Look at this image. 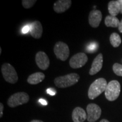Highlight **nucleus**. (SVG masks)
I'll list each match as a JSON object with an SVG mask.
<instances>
[{
  "instance_id": "a211bd4d",
  "label": "nucleus",
  "mask_w": 122,
  "mask_h": 122,
  "mask_svg": "<svg viewBox=\"0 0 122 122\" xmlns=\"http://www.w3.org/2000/svg\"><path fill=\"white\" fill-rule=\"evenodd\" d=\"M110 41L112 46L114 48H117L122 42L121 37L118 33H112L110 37Z\"/></svg>"
},
{
  "instance_id": "f257e3e1",
  "label": "nucleus",
  "mask_w": 122,
  "mask_h": 122,
  "mask_svg": "<svg viewBox=\"0 0 122 122\" xmlns=\"http://www.w3.org/2000/svg\"><path fill=\"white\" fill-rule=\"evenodd\" d=\"M80 76L76 73H71L64 76H59L54 79L56 86L59 88H65L72 86L77 83Z\"/></svg>"
},
{
  "instance_id": "f03ea898",
  "label": "nucleus",
  "mask_w": 122,
  "mask_h": 122,
  "mask_svg": "<svg viewBox=\"0 0 122 122\" xmlns=\"http://www.w3.org/2000/svg\"><path fill=\"white\" fill-rule=\"evenodd\" d=\"M107 83L106 79L104 78H99L96 79L90 85L88 89V96L89 99L94 100L100 95L102 93L105 91Z\"/></svg>"
},
{
  "instance_id": "39448f33",
  "label": "nucleus",
  "mask_w": 122,
  "mask_h": 122,
  "mask_svg": "<svg viewBox=\"0 0 122 122\" xmlns=\"http://www.w3.org/2000/svg\"><path fill=\"white\" fill-rule=\"evenodd\" d=\"M30 100V97L27 93L18 92L13 94L7 100V105L10 107H15L27 103Z\"/></svg>"
},
{
  "instance_id": "4468645a",
  "label": "nucleus",
  "mask_w": 122,
  "mask_h": 122,
  "mask_svg": "<svg viewBox=\"0 0 122 122\" xmlns=\"http://www.w3.org/2000/svg\"><path fill=\"white\" fill-rule=\"evenodd\" d=\"M72 118L74 122H84L87 119V114L83 108L77 107L72 111Z\"/></svg>"
},
{
  "instance_id": "bb28decb",
  "label": "nucleus",
  "mask_w": 122,
  "mask_h": 122,
  "mask_svg": "<svg viewBox=\"0 0 122 122\" xmlns=\"http://www.w3.org/2000/svg\"><path fill=\"white\" fill-rule=\"evenodd\" d=\"M119 2L120 3V13L122 14V0H119Z\"/></svg>"
},
{
  "instance_id": "6ab92c4d",
  "label": "nucleus",
  "mask_w": 122,
  "mask_h": 122,
  "mask_svg": "<svg viewBox=\"0 0 122 122\" xmlns=\"http://www.w3.org/2000/svg\"><path fill=\"white\" fill-rule=\"evenodd\" d=\"M112 70H113L114 72L117 75L122 76V65L120 64L116 63L114 64L112 66Z\"/></svg>"
},
{
  "instance_id": "2eb2a0df",
  "label": "nucleus",
  "mask_w": 122,
  "mask_h": 122,
  "mask_svg": "<svg viewBox=\"0 0 122 122\" xmlns=\"http://www.w3.org/2000/svg\"><path fill=\"white\" fill-rule=\"evenodd\" d=\"M45 75L43 73L40 72H35L28 76L27 79V82L30 84L36 85L42 82L45 79Z\"/></svg>"
},
{
  "instance_id": "5701e85b",
  "label": "nucleus",
  "mask_w": 122,
  "mask_h": 122,
  "mask_svg": "<svg viewBox=\"0 0 122 122\" xmlns=\"http://www.w3.org/2000/svg\"><path fill=\"white\" fill-rule=\"evenodd\" d=\"M29 31H30V25H25L22 30V32L24 34L28 33Z\"/></svg>"
},
{
  "instance_id": "dca6fc26",
  "label": "nucleus",
  "mask_w": 122,
  "mask_h": 122,
  "mask_svg": "<svg viewBox=\"0 0 122 122\" xmlns=\"http://www.w3.org/2000/svg\"><path fill=\"white\" fill-rule=\"evenodd\" d=\"M108 10L110 15L116 16L120 12V5L119 1H111L108 4Z\"/></svg>"
},
{
  "instance_id": "ddd939ff",
  "label": "nucleus",
  "mask_w": 122,
  "mask_h": 122,
  "mask_svg": "<svg viewBox=\"0 0 122 122\" xmlns=\"http://www.w3.org/2000/svg\"><path fill=\"white\" fill-rule=\"evenodd\" d=\"M43 29L39 21H35L30 25V34L34 39H39L41 37Z\"/></svg>"
},
{
  "instance_id": "cd10ccee",
  "label": "nucleus",
  "mask_w": 122,
  "mask_h": 122,
  "mask_svg": "<svg viewBox=\"0 0 122 122\" xmlns=\"http://www.w3.org/2000/svg\"><path fill=\"white\" fill-rule=\"evenodd\" d=\"M30 122H44L41 121V120H33Z\"/></svg>"
},
{
  "instance_id": "c756f323",
  "label": "nucleus",
  "mask_w": 122,
  "mask_h": 122,
  "mask_svg": "<svg viewBox=\"0 0 122 122\" xmlns=\"http://www.w3.org/2000/svg\"><path fill=\"white\" fill-rule=\"evenodd\" d=\"M1 51H2V49L1 48H0V54H1Z\"/></svg>"
},
{
  "instance_id": "423d86ee",
  "label": "nucleus",
  "mask_w": 122,
  "mask_h": 122,
  "mask_svg": "<svg viewBox=\"0 0 122 122\" xmlns=\"http://www.w3.org/2000/svg\"><path fill=\"white\" fill-rule=\"evenodd\" d=\"M54 53L57 58L65 61L70 56V49L68 45L65 42L58 41L54 46Z\"/></svg>"
},
{
  "instance_id": "6e6552de",
  "label": "nucleus",
  "mask_w": 122,
  "mask_h": 122,
  "mask_svg": "<svg viewBox=\"0 0 122 122\" xmlns=\"http://www.w3.org/2000/svg\"><path fill=\"white\" fill-rule=\"evenodd\" d=\"M87 120L89 122H95L100 118L101 109L98 105L95 103H90L86 107Z\"/></svg>"
},
{
  "instance_id": "b1692460",
  "label": "nucleus",
  "mask_w": 122,
  "mask_h": 122,
  "mask_svg": "<svg viewBox=\"0 0 122 122\" xmlns=\"http://www.w3.org/2000/svg\"><path fill=\"white\" fill-rule=\"evenodd\" d=\"M39 102L40 103H41V104H42V105H44V106H46V105H48V102L46 101L45 100H44L43 98H40V100H39Z\"/></svg>"
},
{
  "instance_id": "c85d7f7f",
  "label": "nucleus",
  "mask_w": 122,
  "mask_h": 122,
  "mask_svg": "<svg viewBox=\"0 0 122 122\" xmlns=\"http://www.w3.org/2000/svg\"><path fill=\"white\" fill-rule=\"evenodd\" d=\"M100 122H110L109 121V120H107L106 119H102V120H101Z\"/></svg>"
},
{
  "instance_id": "412c9836",
  "label": "nucleus",
  "mask_w": 122,
  "mask_h": 122,
  "mask_svg": "<svg viewBox=\"0 0 122 122\" xmlns=\"http://www.w3.org/2000/svg\"><path fill=\"white\" fill-rule=\"evenodd\" d=\"M98 44L96 42H92L88 46L87 50L89 53H94L98 49Z\"/></svg>"
},
{
  "instance_id": "4be33fe9",
  "label": "nucleus",
  "mask_w": 122,
  "mask_h": 122,
  "mask_svg": "<svg viewBox=\"0 0 122 122\" xmlns=\"http://www.w3.org/2000/svg\"><path fill=\"white\" fill-rule=\"evenodd\" d=\"M46 92L47 93L50 94V95L51 96H54L56 95V91H55L54 89H53V88H49L46 90Z\"/></svg>"
},
{
  "instance_id": "f3484780",
  "label": "nucleus",
  "mask_w": 122,
  "mask_h": 122,
  "mask_svg": "<svg viewBox=\"0 0 122 122\" xmlns=\"http://www.w3.org/2000/svg\"><path fill=\"white\" fill-rule=\"evenodd\" d=\"M105 23L106 27L116 28V27H119L120 21L116 16H112V15H108L105 18Z\"/></svg>"
},
{
  "instance_id": "9d476101",
  "label": "nucleus",
  "mask_w": 122,
  "mask_h": 122,
  "mask_svg": "<svg viewBox=\"0 0 122 122\" xmlns=\"http://www.w3.org/2000/svg\"><path fill=\"white\" fill-rule=\"evenodd\" d=\"M102 18V15L100 10H92L90 12L88 21L90 25L93 28L99 26Z\"/></svg>"
},
{
  "instance_id": "a878e982",
  "label": "nucleus",
  "mask_w": 122,
  "mask_h": 122,
  "mask_svg": "<svg viewBox=\"0 0 122 122\" xmlns=\"http://www.w3.org/2000/svg\"><path fill=\"white\" fill-rule=\"evenodd\" d=\"M118 29H119V30L120 32L122 33V19L120 22L119 25V27H118Z\"/></svg>"
},
{
  "instance_id": "9b49d317",
  "label": "nucleus",
  "mask_w": 122,
  "mask_h": 122,
  "mask_svg": "<svg viewBox=\"0 0 122 122\" xmlns=\"http://www.w3.org/2000/svg\"><path fill=\"white\" fill-rule=\"evenodd\" d=\"M103 65V55L100 53L93 61L91 70H89V75H94L97 74L102 69Z\"/></svg>"
},
{
  "instance_id": "20e7f679",
  "label": "nucleus",
  "mask_w": 122,
  "mask_h": 122,
  "mask_svg": "<svg viewBox=\"0 0 122 122\" xmlns=\"http://www.w3.org/2000/svg\"><path fill=\"white\" fill-rule=\"evenodd\" d=\"M1 72L6 81L11 84L17 82L18 76L14 67L9 63L3 64L1 67Z\"/></svg>"
},
{
  "instance_id": "393cba45",
  "label": "nucleus",
  "mask_w": 122,
  "mask_h": 122,
  "mask_svg": "<svg viewBox=\"0 0 122 122\" xmlns=\"http://www.w3.org/2000/svg\"><path fill=\"white\" fill-rule=\"evenodd\" d=\"M3 110H4V105L0 103V118H2L3 115Z\"/></svg>"
},
{
  "instance_id": "7ed1b4c3",
  "label": "nucleus",
  "mask_w": 122,
  "mask_h": 122,
  "mask_svg": "<svg viewBox=\"0 0 122 122\" xmlns=\"http://www.w3.org/2000/svg\"><path fill=\"white\" fill-rule=\"evenodd\" d=\"M120 84L117 80H112L107 84L105 91V97L110 101H114L119 96Z\"/></svg>"
},
{
  "instance_id": "1a4fd4ad",
  "label": "nucleus",
  "mask_w": 122,
  "mask_h": 122,
  "mask_svg": "<svg viewBox=\"0 0 122 122\" xmlns=\"http://www.w3.org/2000/svg\"><path fill=\"white\" fill-rule=\"evenodd\" d=\"M36 63L37 66L42 70L48 69L50 65V61L49 57L44 51H39L35 57Z\"/></svg>"
},
{
  "instance_id": "f8f14e48",
  "label": "nucleus",
  "mask_w": 122,
  "mask_h": 122,
  "mask_svg": "<svg viewBox=\"0 0 122 122\" xmlns=\"http://www.w3.org/2000/svg\"><path fill=\"white\" fill-rule=\"evenodd\" d=\"M72 1L71 0H58L54 3L53 9L57 13H62L71 7Z\"/></svg>"
},
{
  "instance_id": "aec40b11",
  "label": "nucleus",
  "mask_w": 122,
  "mask_h": 122,
  "mask_svg": "<svg viewBox=\"0 0 122 122\" xmlns=\"http://www.w3.org/2000/svg\"><path fill=\"white\" fill-rule=\"evenodd\" d=\"M22 2L24 8L30 9L34 5L37 1L36 0H23Z\"/></svg>"
},
{
  "instance_id": "0eeeda50",
  "label": "nucleus",
  "mask_w": 122,
  "mask_h": 122,
  "mask_svg": "<svg viewBox=\"0 0 122 122\" xmlns=\"http://www.w3.org/2000/svg\"><path fill=\"white\" fill-rule=\"evenodd\" d=\"M88 60L87 56L84 53H79L71 57L69 64L71 68L76 69L84 66L87 62Z\"/></svg>"
}]
</instances>
